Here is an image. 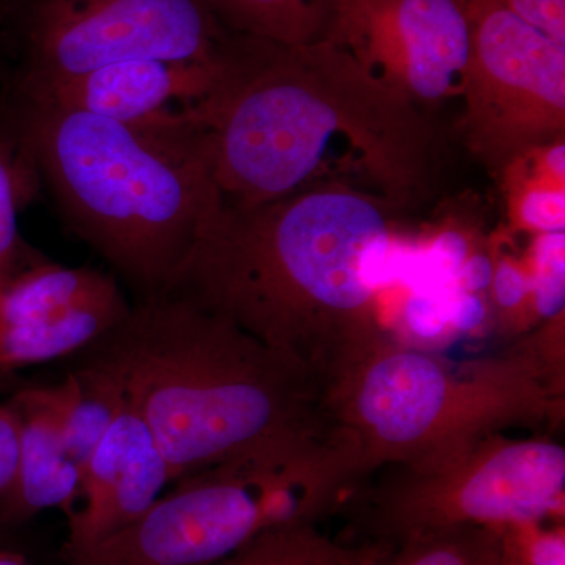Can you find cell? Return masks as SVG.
I'll return each instance as SVG.
<instances>
[{
	"label": "cell",
	"mask_w": 565,
	"mask_h": 565,
	"mask_svg": "<svg viewBox=\"0 0 565 565\" xmlns=\"http://www.w3.org/2000/svg\"><path fill=\"white\" fill-rule=\"evenodd\" d=\"M126 296L46 321L0 322V385L21 370L76 355L128 313Z\"/></svg>",
	"instance_id": "obj_14"
},
{
	"label": "cell",
	"mask_w": 565,
	"mask_h": 565,
	"mask_svg": "<svg viewBox=\"0 0 565 565\" xmlns=\"http://www.w3.org/2000/svg\"><path fill=\"white\" fill-rule=\"evenodd\" d=\"M430 258L435 269L446 274V277L456 278L468 259L467 241L456 232L440 234L430 247Z\"/></svg>",
	"instance_id": "obj_27"
},
{
	"label": "cell",
	"mask_w": 565,
	"mask_h": 565,
	"mask_svg": "<svg viewBox=\"0 0 565 565\" xmlns=\"http://www.w3.org/2000/svg\"><path fill=\"white\" fill-rule=\"evenodd\" d=\"M465 147L494 177L565 136V44L492 0H465Z\"/></svg>",
	"instance_id": "obj_8"
},
{
	"label": "cell",
	"mask_w": 565,
	"mask_h": 565,
	"mask_svg": "<svg viewBox=\"0 0 565 565\" xmlns=\"http://www.w3.org/2000/svg\"><path fill=\"white\" fill-rule=\"evenodd\" d=\"M504 553L515 565H565L564 526L522 523L504 527Z\"/></svg>",
	"instance_id": "obj_23"
},
{
	"label": "cell",
	"mask_w": 565,
	"mask_h": 565,
	"mask_svg": "<svg viewBox=\"0 0 565 565\" xmlns=\"http://www.w3.org/2000/svg\"><path fill=\"white\" fill-rule=\"evenodd\" d=\"M550 39L565 44V0H492Z\"/></svg>",
	"instance_id": "obj_24"
},
{
	"label": "cell",
	"mask_w": 565,
	"mask_h": 565,
	"mask_svg": "<svg viewBox=\"0 0 565 565\" xmlns=\"http://www.w3.org/2000/svg\"><path fill=\"white\" fill-rule=\"evenodd\" d=\"M36 390L57 419L66 451L84 471L126 403L120 386L95 367L73 364L61 382Z\"/></svg>",
	"instance_id": "obj_16"
},
{
	"label": "cell",
	"mask_w": 565,
	"mask_h": 565,
	"mask_svg": "<svg viewBox=\"0 0 565 565\" xmlns=\"http://www.w3.org/2000/svg\"><path fill=\"white\" fill-rule=\"evenodd\" d=\"M233 33L203 0H3L0 47L14 96L129 61H215Z\"/></svg>",
	"instance_id": "obj_7"
},
{
	"label": "cell",
	"mask_w": 565,
	"mask_h": 565,
	"mask_svg": "<svg viewBox=\"0 0 565 565\" xmlns=\"http://www.w3.org/2000/svg\"><path fill=\"white\" fill-rule=\"evenodd\" d=\"M504 527L463 526L405 539L384 565H501Z\"/></svg>",
	"instance_id": "obj_19"
},
{
	"label": "cell",
	"mask_w": 565,
	"mask_h": 565,
	"mask_svg": "<svg viewBox=\"0 0 565 565\" xmlns=\"http://www.w3.org/2000/svg\"><path fill=\"white\" fill-rule=\"evenodd\" d=\"M323 404L359 486L392 465L426 462L501 434L564 418V313L509 352L451 363L384 329L322 381Z\"/></svg>",
	"instance_id": "obj_5"
},
{
	"label": "cell",
	"mask_w": 565,
	"mask_h": 565,
	"mask_svg": "<svg viewBox=\"0 0 565 565\" xmlns=\"http://www.w3.org/2000/svg\"><path fill=\"white\" fill-rule=\"evenodd\" d=\"M170 482L172 470L154 435L125 403L82 471L81 501L68 519L63 559L81 555L131 525Z\"/></svg>",
	"instance_id": "obj_11"
},
{
	"label": "cell",
	"mask_w": 565,
	"mask_h": 565,
	"mask_svg": "<svg viewBox=\"0 0 565 565\" xmlns=\"http://www.w3.org/2000/svg\"><path fill=\"white\" fill-rule=\"evenodd\" d=\"M32 180L35 173L18 145L0 136V286L29 267L21 264L25 252L18 230V212L31 193Z\"/></svg>",
	"instance_id": "obj_20"
},
{
	"label": "cell",
	"mask_w": 565,
	"mask_h": 565,
	"mask_svg": "<svg viewBox=\"0 0 565 565\" xmlns=\"http://www.w3.org/2000/svg\"><path fill=\"white\" fill-rule=\"evenodd\" d=\"M234 35L275 43L311 44L326 39L333 0H203Z\"/></svg>",
	"instance_id": "obj_18"
},
{
	"label": "cell",
	"mask_w": 565,
	"mask_h": 565,
	"mask_svg": "<svg viewBox=\"0 0 565 565\" xmlns=\"http://www.w3.org/2000/svg\"><path fill=\"white\" fill-rule=\"evenodd\" d=\"M501 178L511 191L509 212L515 225L541 234L564 233V184L548 180L537 170L525 174L515 167L505 170Z\"/></svg>",
	"instance_id": "obj_21"
},
{
	"label": "cell",
	"mask_w": 565,
	"mask_h": 565,
	"mask_svg": "<svg viewBox=\"0 0 565 565\" xmlns=\"http://www.w3.org/2000/svg\"><path fill=\"white\" fill-rule=\"evenodd\" d=\"M456 278L462 291L487 288L493 278V266L484 256H473L463 263Z\"/></svg>",
	"instance_id": "obj_30"
},
{
	"label": "cell",
	"mask_w": 565,
	"mask_h": 565,
	"mask_svg": "<svg viewBox=\"0 0 565 565\" xmlns=\"http://www.w3.org/2000/svg\"><path fill=\"white\" fill-rule=\"evenodd\" d=\"M343 501L359 542L396 546L463 526L508 527L564 515L565 449L501 434L426 462L392 465Z\"/></svg>",
	"instance_id": "obj_6"
},
{
	"label": "cell",
	"mask_w": 565,
	"mask_h": 565,
	"mask_svg": "<svg viewBox=\"0 0 565 565\" xmlns=\"http://www.w3.org/2000/svg\"><path fill=\"white\" fill-rule=\"evenodd\" d=\"M73 356L120 386L173 482L217 465L273 468L321 516L356 486L318 377L180 292L134 300Z\"/></svg>",
	"instance_id": "obj_1"
},
{
	"label": "cell",
	"mask_w": 565,
	"mask_h": 565,
	"mask_svg": "<svg viewBox=\"0 0 565 565\" xmlns=\"http://www.w3.org/2000/svg\"><path fill=\"white\" fill-rule=\"evenodd\" d=\"M501 565H515L514 561H512L511 557L505 555L504 550H503V563H501Z\"/></svg>",
	"instance_id": "obj_32"
},
{
	"label": "cell",
	"mask_w": 565,
	"mask_h": 565,
	"mask_svg": "<svg viewBox=\"0 0 565 565\" xmlns=\"http://www.w3.org/2000/svg\"><path fill=\"white\" fill-rule=\"evenodd\" d=\"M405 321L419 337H437L449 321V302L437 294H415L405 308Z\"/></svg>",
	"instance_id": "obj_25"
},
{
	"label": "cell",
	"mask_w": 565,
	"mask_h": 565,
	"mask_svg": "<svg viewBox=\"0 0 565 565\" xmlns=\"http://www.w3.org/2000/svg\"><path fill=\"white\" fill-rule=\"evenodd\" d=\"M396 211L341 182L258 206L221 204L169 289L322 384L345 353L382 327L375 294Z\"/></svg>",
	"instance_id": "obj_3"
},
{
	"label": "cell",
	"mask_w": 565,
	"mask_h": 565,
	"mask_svg": "<svg viewBox=\"0 0 565 565\" xmlns=\"http://www.w3.org/2000/svg\"><path fill=\"white\" fill-rule=\"evenodd\" d=\"M482 316L484 305L468 291H459V296L449 302V321L459 329H473L482 321Z\"/></svg>",
	"instance_id": "obj_29"
},
{
	"label": "cell",
	"mask_w": 565,
	"mask_h": 565,
	"mask_svg": "<svg viewBox=\"0 0 565 565\" xmlns=\"http://www.w3.org/2000/svg\"><path fill=\"white\" fill-rule=\"evenodd\" d=\"M20 457V419L11 401L0 404V500L13 484Z\"/></svg>",
	"instance_id": "obj_26"
},
{
	"label": "cell",
	"mask_w": 565,
	"mask_h": 565,
	"mask_svg": "<svg viewBox=\"0 0 565 565\" xmlns=\"http://www.w3.org/2000/svg\"><path fill=\"white\" fill-rule=\"evenodd\" d=\"M10 401L20 419V457L13 484L0 500V522H25L47 509L70 519L81 501L82 468L66 451L57 419L36 386Z\"/></svg>",
	"instance_id": "obj_13"
},
{
	"label": "cell",
	"mask_w": 565,
	"mask_h": 565,
	"mask_svg": "<svg viewBox=\"0 0 565 565\" xmlns=\"http://www.w3.org/2000/svg\"><path fill=\"white\" fill-rule=\"evenodd\" d=\"M193 118L223 206L341 182L399 211L434 188L438 139L422 107L326 40L292 46L233 33Z\"/></svg>",
	"instance_id": "obj_2"
},
{
	"label": "cell",
	"mask_w": 565,
	"mask_h": 565,
	"mask_svg": "<svg viewBox=\"0 0 565 565\" xmlns=\"http://www.w3.org/2000/svg\"><path fill=\"white\" fill-rule=\"evenodd\" d=\"M13 99L11 139L66 226L136 300L167 291L221 206L202 128Z\"/></svg>",
	"instance_id": "obj_4"
},
{
	"label": "cell",
	"mask_w": 565,
	"mask_h": 565,
	"mask_svg": "<svg viewBox=\"0 0 565 565\" xmlns=\"http://www.w3.org/2000/svg\"><path fill=\"white\" fill-rule=\"evenodd\" d=\"M494 297L498 303L504 308L516 307L522 302L527 292V281L525 275L520 273L511 263H500L493 274Z\"/></svg>",
	"instance_id": "obj_28"
},
{
	"label": "cell",
	"mask_w": 565,
	"mask_h": 565,
	"mask_svg": "<svg viewBox=\"0 0 565 565\" xmlns=\"http://www.w3.org/2000/svg\"><path fill=\"white\" fill-rule=\"evenodd\" d=\"M393 545L334 541L316 523L269 527L214 565H384Z\"/></svg>",
	"instance_id": "obj_17"
},
{
	"label": "cell",
	"mask_w": 565,
	"mask_h": 565,
	"mask_svg": "<svg viewBox=\"0 0 565 565\" xmlns=\"http://www.w3.org/2000/svg\"><path fill=\"white\" fill-rule=\"evenodd\" d=\"M226 46L215 61L147 58L114 63L41 95L13 96L122 122L180 120L192 117L196 104L217 84Z\"/></svg>",
	"instance_id": "obj_12"
},
{
	"label": "cell",
	"mask_w": 565,
	"mask_h": 565,
	"mask_svg": "<svg viewBox=\"0 0 565 565\" xmlns=\"http://www.w3.org/2000/svg\"><path fill=\"white\" fill-rule=\"evenodd\" d=\"M0 565H31L24 556L10 550L0 548Z\"/></svg>",
	"instance_id": "obj_31"
},
{
	"label": "cell",
	"mask_w": 565,
	"mask_h": 565,
	"mask_svg": "<svg viewBox=\"0 0 565 565\" xmlns=\"http://www.w3.org/2000/svg\"><path fill=\"white\" fill-rule=\"evenodd\" d=\"M2 2H3V0H0V9H2Z\"/></svg>",
	"instance_id": "obj_33"
},
{
	"label": "cell",
	"mask_w": 565,
	"mask_h": 565,
	"mask_svg": "<svg viewBox=\"0 0 565 565\" xmlns=\"http://www.w3.org/2000/svg\"><path fill=\"white\" fill-rule=\"evenodd\" d=\"M140 519L65 565H214L297 514L303 487L248 463L206 468L177 481Z\"/></svg>",
	"instance_id": "obj_9"
},
{
	"label": "cell",
	"mask_w": 565,
	"mask_h": 565,
	"mask_svg": "<svg viewBox=\"0 0 565 565\" xmlns=\"http://www.w3.org/2000/svg\"><path fill=\"white\" fill-rule=\"evenodd\" d=\"M121 296L117 278L102 270L39 262L0 286V322L46 321Z\"/></svg>",
	"instance_id": "obj_15"
},
{
	"label": "cell",
	"mask_w": 565,
	"mask_h": 565,
	"mask_svg": "<svg viewBox=\"0 0 565 565\" xmlns=\"http://www.w3.org/2000/svg\"><path fill=\"white\" fill-rule=\"evenodd\" d=\"M535 300L541 315L564 313V233L541 234L534 248Z\"/></svg>",
	"instance_id": "obj_22"
},
{
	"label": "cell",
	"mask_w": 565,
	"mask_h": 565,
	"mask_svg": "<svg viewBox=\"0 0 565 565\" xmlns=\"http://www.w3.org/2000/svg\"><path fill=\"white\" fill-rule=\"evenodd\" d=\"M323 40L416 106L460 95L470 50L465 0H333Z\"/></svg>",
	"instance_id": "obj_10"
}]
</instances>
